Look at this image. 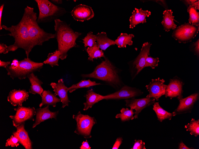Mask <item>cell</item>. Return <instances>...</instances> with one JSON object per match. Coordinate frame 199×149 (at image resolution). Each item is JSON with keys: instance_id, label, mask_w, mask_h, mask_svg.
<instances>
[{"instance_id": "cell-19", "label": "cell", "mask_w": 199, "mask_h": 149, "mask_svg": "<svg viewBox=\"0 0 199 149\" xmlns=\"http://www.w3.org/2000/svg\"><path fill=\"white\" fill-rule=\"evenodd\" d=\"M36 119L35 123L33 124L32 128L35 127L41 122L49 119L54 118L57 120L59 111L55 112L51 111L49 109V106L47 105L43 108H39L35 109Z\"/></svg>"}, {"instance_id": "cell-31", "label": "cell", "mask_w": 199, "mask_h": 149, "mask_svg": "<svg viewBox=\"0 0 199 149\" xmlns=\"http://www.w3.org/2000/svg\"><path fill=\"white\" fill-rule=\"evenodd\" d=\"M120 113L117 114L115 117L116 118H120L122 122L129 121L134 118L133 116L134 112L132 109L123 108L120 110Z\"/></svg>"}, {"instance_id": "cell-36", "label": "cell", "mask_w": 199, "mask_h": 149, "mask_svg": "<svg viewBox=\"0 0 199 149\" xmlns=\"http://www.w3.org/2000/svg\"><path fill=\"white\" fill-rule=\"evenodd\" d=\"M159 62L158 57L153 58L148 56L146 59L145 67H150L152 68H154L158 66Z\"/></svg>"}, {"instance_id": "cell-33", "label": "cell", "mask_w": 199, "mask_h": 149, "mask_svg": "<svg viewBox=\"0 0 199 149\" xmlns=\"http://www.w3.org/2000/svg\"><path fill=\"white\" fill-rule=\"evenodd\" d=\"M184 128L187 131L190 132L191 135L197 137L199 135V120L192 119L190 123L185 125Z\"/></svg>"}, {"instance_id": "cell-21", "label": "cell", "mask_w": 199, "mask_h": 149, "mask_svg": "<svg viewBox=\"0 0 199 149\" xmlns=\"http://www.w3.org/2000/svg\"><path fill=\"white\" fill-rule=\"evenodd\" d=\"M25 123L15 127L16 131L13 133V135L19 139L20 144L26 149H32V142L30 139L27 131L24 128Z\"/></svg>"}, {"instance_id": "cell-44", "label": "cell", "mask_w": 199, "mask_h": 149, "mask_svg": "<svg viewBox=\"0 0 199 149\" xmlns=\"http://www.w3.org/2000/svg\"><path fill=\"white\" fill-rule=\"evenodd\" d=\"M178 149H194L193 148H189L186 146L181 141L178 145Z\"/></svg>"}, {"instance_id": "cell-24", "label": "cell", "mask_w": 199, "mask_h": 149, "mask_svg": "<svg viewBox=\"0 0 199 149\" xmlns=\"http://www.w3.org/2000/svg\"><path fill=\"white\" fill-rule=\"evenodd\" d=\"M27 78H28L31 85L29 90V93L33 94H38L41 97L43 91L41 85L43 82L40 80L34 73L30 74Z\"/></svg>"}, {"instance_id": "cell-13", "label": "cell", "mask_w": 199, "mask_h": 149, "mask_svg": "<svg viewBox=\"0 0 199 149\" xmlns=\"http://www.w3.org/2000/svg\"><path fill=\"white\" fill-rule=\"evenodd\" d=\"M184 84L182 81L178 77L170 79L166 89L165 97H169L171 99L177 97L178 100L182 98Z\"/></svg>"}, {"instance_id": "cell-23", "label": "cell", "mask_w": 199, "mask_h": 149, "mask_svg": "<svg viewBox=\"0 0 199 149\" xmlns=\"http://www.w3.org/2000/svg\"><path fill=\"white\" fill-rule=\"evenodd\" d=\"M56 96L49 90L43 91L42 93V101L39 104V107H41L43 105H51L55 107L57 103L61 102L60 99Z\"/></svg>"}, {"instance_id": "cell-32", "label": "cell", "mask_w": 199, "mask_h": 149, "mask_svg": "<svg viewBox=\"0 0 199 149\" xmlns=\"http://www.w3.org/2000/svg\"><path fill=\"white\" fill-rule=\"evenodd\" d=\"M60 53L58 50L53 53H49L47 59L43 61V63L50 65L52 67L58 66V60L60 59Z\"/></svg>"}, {"instance_id": "cell-29", "label": "cell", "mask_w": 199, "mask_h": 149, "mask_svg": "<svg viewBox=\"0 0 199 149\" xmlns=\"http://www.w3.org/2000/svg\"><path fill=\"white\" fill-rule=\"evenodd\" d=\"M86 51L89 56L88 60L89 61H93L94 59H97L102 57L105 58L102 50L100 49L97 42L93 47H88Z\"/></svg>"}, {"instance_id": "cell-12", "label": "cell", "mask_w": 199, "mask_h": 149, "mask_svg": "<svg viewBox=\"0 0 199 149\" xmlns=\"http://www.w3.org/2000/svg\"><path fill=\"white\" fill-rule=\"evenodd\" d=\"M165 82L164 79L159 78L152 79L150 83L145 86L149 92L146 96L158 101L160 97L165 94L167 85L164 84Z\"/></svg>"}, {"instance_id": "cell-3", "label": "cell", "mask_w": 199, "mask_h": 149, "mask_svg": "<svg viewBox=\"0 0 199 149\" xmlns=\"http://www.w3.org/2000/svg\"><path fill=\"white\" fill-rule=\"evenodd\" d=\"M25 8L28 14V32L32 50L35 46L42 45L44 42L55 38L56 34L45 32L39 26L37 14L34 12L33 8L27 6Z\"/></svg>"}, {"instance_id": "cell-5", "label": "cell", "mask_w": 199, "mask_h": 149, "mask_svg": "<svg viewBox=\"0 0 199 149\" xmlns=\"http://www.w3.org/2000/svg\"><path fill=\"white\" fill-rule=\"evenodd\" d=\"M43 63L32 61L29 57L19 61L15 66L11 67L9 66L6 68L7 74L13 79L17 78L20 80L25 79L31 73L40 71L43 67Z\"/></svg>"}, {"instance_id": "cell-17", "label": "cell", "mask_w": 199, "mask_h": 149, "mask_svg": "<svg viewBox=\"0 0 199 149\" xmlns=\"http://www.w3.org/2000/svg\"><path fill=\"white\" fill-rule=\"evenodd\" d=\"M50 85L53 89L55 94L60 97L62 103V108L68 106L69 103L70 102L67 94L69 90L68 87L65 85L63 79H59L57 83L52 82Z\"/></svg>"}, {"instance_id": "cell-22", "label": "cell", "mask_w": 199, "mask_h": 149, "mask_svg": "<svg viewBox=\"0 0 199 149\" xmlns=\"http://www.w3.org/2000/svg\"><path fill=\"white\" fill-rule=\"evenodd\" d=\"M84 96L86 98V101L83 103L84 111L87 110L89 108H91L96 103L105 99L104 96L95 93L92 89L87 91Z\"/></svg>"}, {"instance_id": "cell-4", "label": "cell", "mask_w": 199, "mask_h": 149, "mask_svg": "<svg viewBox=\"0 0 199 149\" xmlns=\"http://www.w3.org/2000/svg\"><path fill=\"white\" fill-rule=\"evenodd\" d=\"M83 78H94L106 82L114 86L120 85L121 81L116 68L108 58L98 65L94 71L89 74H83Z\"/></svg>"}, {"instance_id": "cell-18", "label": "cell", "mask_w": 199, "mask_h": 149, "mask_svg": "<svg viewBox=\"0 0 199 149\" xmlns=\"http://www.w3.org/2000/svg\"><path fill=\"white\" fill-rule=\"evenodd\" d=\"M29 93L24 89L12 90L9 93L7 101L13 106H22V103L28 99Z\"/></svg>"}, {"instance_id": "cell-7", "label": "cell", "mask_w": 199, "mask_h": 149, "mask_svg": "<svg viewBox=\"0 0 199 149\" xmlns=\"http://www.w3.org/2000/svg\"><path fill=\"white\" fill-rule=\"evenodd\" d=\"M73 118L77 123L74 132L85 138H91L92 128L97 123L95 118L88 115H83L80 112L76 115H73Z\"/></svg>"}, {"instance_id": "cell-39", "label": "cell", "mask_w": 199, "mask_h": 149, "mask_svg": "<svg viewBox=\"0 0 199 149\" xmlns=\"http://www.w3.org/2000/svg\"><path fill=\"white\" fill-rule=\"evenodd\" d=\"M190 50L194 54L199 57V39L196 42L192 43L190 46Z\"/></svg>"}, {"instance_id": "cell-14", "label": "cell", "mask_w": 199, "mask_h": 149, "mask_svg": "<svg viewBox=\"0 0 199 149\" xmlns=\"http://www.w3.org/2000/svg\"><path fill=\"white\" fill-rule=\"evenodd\" d=\"M199 97V93L197 92L179 100V104L178 106L172 113L173 116L177 115L190 113L195 104L198 99Z\"/></svg>"}, {"instance_id": "cell-30", "label": "cell", "mask_w": 199, "mask_h": 149, "mask_svg": "<svg viewBox=\"0 0 199 149\" xmlns=\"http://www.w3.org/2000/svg\"><path fill=\"white\" fill-rule=\"evenodd\" d=\"M101 84L100 83H96L95 81H92L90 79L83 80L78 83L72 85L68 88L69 92L71 93L79 88H87Z\"/></svg>"}, {"instance_id": "cell-11", "label": "cell", "mask_w": 199, "mask_h": 149, "mask_svg": "<svg viewBox=\"0 0 199 149\" xmlns=\"http://www.w3.org/2000/svg\"><path fill=\"white\" fill-rule=\"evenodd\" d=\"M143 94V92L139 89L125 85L116 92L105 95V99H131Z\"/></svg>"}, {"instance_id": "cell-38", "label": "cell", "mask_w": 199, "mask_h": 149, "mask_svg": "<svg viewBox=\"0 0 199 149\" xmlns=\"http://www.w3.org/2000/svg\"><path fill=\"white\" fill-rule=\"evenodd\" d=\"M182 1L187 7L192 6L195 7L196 10L199 9V0H183Z\"/></svg>"}, {"instance_id": "cell-9", "label": "cell", "mask_w": 199, "mask_h": 149, "mask_svg": "<svg viewBox=\"0 0 199 149\" xmlns=\"http://www.w3.org/2000/svg\"><path fill=\"white\" fill-rule=\"evenodd\" d=\"M15 114L10 115L9 117L12 119L13 125L16 127L27 120H34L33 117L36 114V111L34 107H25L18 106L15 108Z\"/></svg>"}, {"instance_id": "cell-16", "label": "cell", "mask_w": 199, "mask_h": 149, "mask_svg": "<svg viewBox=\"0 0 199 149\" xmlns=\"http://www.w3.org/2000/svg\"><path fill=\"white\" fill-rule=\"evenodd\" d=\"M71 13L74 20L81 22L88 20L92 18L94 15L91 7L83 4L76 6Z\"/></svg>"}, {"instance_id": "cell-1", "label": "cell", "mask_w": 199, "mask_h": 149, "mask_svg": "<svg viewBox=\"0 0 199 149\" xmlns=\"http://www.w3.org/2000/svg\"><path fill=\"white\" fill-rule=\"evenodd\" d=\"M2 27L10 32L8 35L14 39V43L8 46L9 51H14L18 48H22L24 50L27 57H29L32 50L28 32V16L26 9L25 8L23 17L17 24L10 27L3 25Z\"/></svg>"}, {"instance_id": "cell-6", "label": "cell", "mask_w": 199, "mask_h": 149, "mask_svg": "<svg viewBox=\"0 0 199 149\" xmlns=\"http://www.w3.org/2000/svg\"><path fill=\"white\" fill-rule=\"evenodd\" d=\"M39 10L38 23L51 22L66 13L63 8L58 6L48 0H35Z\"/></svg>"}, {"instance_id": "cell-25", "label": "cell", "mask_w": 199, "mask_h": 149, "mask_svg": "<svg viewBox=\"0 0 199 149\" xmlns=\"http://www.w3.org/2000/svg\"><path fill=\"white\" fill-rule=\"evenodd\" d=\"M173 12L171 10H166L163 13V19L161 23L165 31L169 32L171 29L175 30L177 28L175 23L174 16L172 15Z\"/></svg>"}, {"instance_id": "cell-20", "label": "cell", "mask_w": 199, "mask_h": 149, "mask_svg": "<svg viewBox=\"0 0 199 149\" xmlns=\"http://www.w3.org/2000/svg\"><path fill=\"white\" fill-rule=\"evenodd\" d=\"M132 14L129 18L130 29L133 28L139 23H146V18L150 15L151 12L147 10H143L142 8L138 9L135 8Z\"/></svg>"}, {"instance_id": "cell-41", "label": "cell", "mask_w": 199, "mask_h": 149, "mask_svg": "<svg viewBox=\"0 0 199 149\" xmlns=\"http://www.w3.org/2000/svg\"><path fill=\"white\" fill-rule=\"evenodd\" d=\"M123 139L122 137H118L112 148V149H118L119 148L121 143H122Z\"/></svg>"}, {"instance_id": "cell-34", "label": "cell", "mask_w": 199, "mask_h": 149, "mask_svg": "<svg viewBox=\"0 0 199 149\" xmlns=\"http://www.w3.org/2000/svg\"><path fill=\"white\" fill-rule=\"evenodd\" d=\"M196 9L192 6L187 7V11L189 15V23L194 25L199 26V13Z\"/></svg>"}, {"instance_id": "cell-47", "label": "cell", "mask_w": 199, "mask_h": 149, "mask_svg": "<svg viewBox=\"0 0 199 149\" xmlns=\"http://www.w3.org/2000/svg\"><path fill=\"white\" fill-rule=\"evenodd\" d=\"M51 1L54 4H60L62 3V0H52Z\"/></svg>"}, {"instance_id": "cell-35", "label": "cell", "mask_w": 199, "mask_h": 149, "mask_svg": "<svg viewBox=\"0 0 199 149\" xmlns=\"http://www.w3.org/2000/svg\"><path fill=\"white\" fill-rule=\"evenodd\" d=\"M83 40L85 47H91L97 41L96 35L94 34L92 32H89Z\"/></svg>"}, {"instance_id": "cell-26", "label": "cell", "mask_w": 199, "mask_h": 149, "mask_svg": "<svg viewBox=\"0 0 199 149\" xmlns=\"http://www.w3.org/2000/svg\"><path fill=\"white\" fill-rule=\"evenodd\" d=\"M96 36L97 45L102 50L105 51L110 46L115 44V41L108 38L105 32H99Z\"/></svg>"}, {"instance_id": "cell-42", "label": "cell", "mask_w": 199, "mask_h": 149, "mask_svg": "<svg viewBox=\"0 0 199 149\" xmlns=\"http://www.w3.org/2000/svg\"><path fill=\"white\" fill-rule=\"evenodd\" d=\"M8 46L4 43L0 44V54H6L8 53L9 51L7 48Z\"/></svg>"}, {"instance_id": "cell-45", "label": "cell", "mask_w": 199, "mask_h": 149, "mask_svg": "<svg viewBox=\"0 0 199 149\" xmlns=\"http://www.w3.org/2000/svg\"><path fill=\"white\" fill-rule=\"evenodd\" d=\"M4 6V4H3L0 7V30L3 29L2 25L1 24V18L3 9Z\"/></svg>"}, {"instance_id": "cell-37", "label": "cell", "mask_w": 199, "mask_h": 149, "mask_svg": "<svg viewBox=\"0 0 199 149\" xmlns=\"http://www.w3.org/2000/svg\"><path fill=\"white\" fill-rule=\"evenodd\" d=\"M6 141L5 144L6 147L7 146L17 147L20 144L19 139L13 135H12Z\"/></svg>"}, {"instance_id": "cell-15", "label": "cell", "mask_w": 199, "mask_h": 149, "mask_svg": "<svg viewBox=\"0 0 199 149\" xmlns=\"http://www.w3.org/2000/svg\"><path fill=\"white\" fill-rule=\"evenodd\" d=\"M155 100L154 98L146 96V98L140 99L134 98L129 100L126 99L125 101L127 106L135 110L134 117L135 119H136L138 118L139 114L143 109L153 104L155 102Z\"/></svg>"}, {"instance_id": "cell-40", "label": "cell", "mask_w": 199, "mask_h": 149, "mask_svg": "<svg viewBox=\"0 0 199 149\" xmlns=\"http://www.w3.org/2000/svg\"><path fill=\"white\" fill-rule=\"evenodd\" d=\"M131 149H146L145 143L141 140L135 139L132 148Z\"/></svg>"}, {"instance_id": "cell-2", "label": "cell", "mask_w": 199, "mask_h": 149, "mask_svg": "<svg viewBox=\"0 0 199 149\" xmlns=\"http://www.w3.org/2000/svg\"><path fill=\"white\" fill-rule=\"evenodd\" d=\"M54 29L58 43V50L60 53V59L67 57V52L71 48L77 46L76 41L81 33L74 31L70 25L58 18L54 20Z\"/></svg>"}, {"instance_id": "cell-8", "label": "cell", "mask_w": 199, "mask_h": 149, "mask_svg": "<svg viewBox=\"0 0 199 149\" xmlns=\"http://www.w3.org/2000/svg\"><path fill=\"white\" fill-rule=\"evenodd\" d=\"M199 30V26L185 23L174 30L172 36L179 43H186L191 42L196 36Z\"/></svg>"}, {"instance_id": "cell-43", "label": "cell", "mask_w": 199, "mask_h": 149, "mask_svg": "<svg viewBox=\"0 0 199 149\" xmlns=\"http://www.w3.org/2000/svg\"><path fill=\"white\" fill-rule=\"evenodd\" d=\"M80 148V149H91V147L89 145L88 142L86 140L82 142Z\"/></svg>"}, {"instance_id": "cell-28", "label": "cell", "mask_w": 199, "mask_h": 149, "mask_svg": "<svg viewBox=\"0 0 199 149\" xmlns=\"http://www.w3.org/2000/svg\"><path fill=\"white\" fill-rule=\"evenodd\" d=\"M134 37V35L133 34L121 33L115 40V44L120 48H126L127 45H132L133 43L132 39Z\"/></svg>"}, {"instance_id": "cell-46", "label": "cell", "mask_w": 199, "mask_h": 149, "mask_svg": "<svg viewBox=\"0 0 199 149\" xmlns=\"http://www.w3.org/2000/svg\"><path fill=\"white\" fill-rule=\"evenodd\" d=\"M11 64L10 62H4L0 60V66L6 68Z\"/></svg>"}, {"instance_id": "cell-10", "label": "cell", "mask_w": 199, "mask_h": 149, "mask_svg": "<svg viewBox=\"0 0 199 149\" xmlns=\"http://www.w3.org/2000/svg\"><path fill=\"white\" fill-rule=\"evenodd\" d=\"M152 44L146 42L144 43L140 51L133 62L132 68L133 77H135L145 67L146 59L150 55V51Z\"/></svg>"}, {"instance_id": "cell-27", "label": "cell", "mask_w": 199, "mask_h": 149, "mask_svg": "<svg viewBox=\"0 0 199 149\" xmlns=\"http://www.w3.org/2000/svg\"><path fill=\"white\" fill-rule=\"evenodd\" d=\"M153 106V109L156 114L158 120L160 122H162L166 119L170 120L173 117L172 113L164 110L160 106L158 102H155Z\"/></svg>"}]
</instances>
